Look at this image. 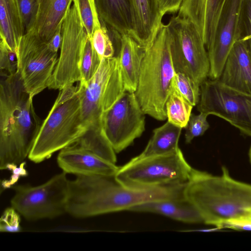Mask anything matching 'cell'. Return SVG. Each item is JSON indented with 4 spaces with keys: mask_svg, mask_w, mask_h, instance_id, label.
Returning <instances> with one entry per match:
<instances>
[{
    "mask_svg": "<svg viewBox=\"0 0 251 251\" xmlns=\"http://www.w3.org/2000/svg\"><path fill=\"white\" fill-rule=\"evenodd\" d=\"M69 180L67 213L77 218L128 210L133 206L152 201L176 198L172 186L134 189L118 183L114 176H76Z\"/></svg>",
    "mask_w": 251,
    "mask_h": 251,
    "instance_id": "obj_1",
    "label": "cell"
},
{
    "mask_svg": "<svg viewBox=\"0 0 251 251\" xmlns=\"http://www.w3.org/2000/svg\"><path fill=\"white\" fill-rule=\"evenodd\" d=\"M31 96L17 72L1 77L0 83V169L20 165L28 157L42 123Z\"/></svg>",
    "mask_w": 251,
    "mask_h": 251,
    "instance_id": "obj_2",
    "label": "cell"
},
{
    "mask_svg": "<svg viewBox=\"0 0 251 251\" xmlns=\"http://www.w3.org/2000/svg\"><path fill=\"white\" fill-rule=\"evenodd\" d=\"M222 171L215 176L193 169L183 189L203 223L217 227L227 221L251 218V184L232 177L225 166Z\"/></svg>",
    "mask_w": 251,
    "mask_h": 251,
    "instance_id": "obj_3",
    "label": "cell"
},
{
    "mask_svg": "<svg viewBox=\"0 0 251 251\" xmlns=\"http://www.w3.org/2000/svg\"><path fill=\"white\" fill-rule=\"evenodd\" d=\"M59 91L28 155L35 163L48 159L71 145L88 128L82 117L78 85H70Z\"/></svg>",
    "mask_w": 251,
    "mask_h": 251,
    "instance_id": "obj_4",
    "label": "cell"
},
{
    "mask_svg": "<svg viewBox=\"0 0 251 251\" xmlns=\"http://www.w3.org/2000/svg\"><path fill=\"white\" fill-rule=\"evenodd\" d=\"M175 73L167 25L162 24L146 51L134 92L145 114L158 121L167 119L165 105Z\"/></svg>",
    "mask_w": 251,
    "mask_h": 251,
    "instance_id": "obj_5",
    "label": "cell"
},
{
    "mask_svg": "<svg viewBox=\"0 0 251 251\" xmlns=\"http://www.w3.org/2000/svg\"><path fill=\"white\" fill-rule=\"evenodd\" d=\"M193 168L179 149L167 154L135 157L119 169L114 177L121 185L134 189L184 185Z\"/></svg>",
    "mask_w": 251,
    "mask_h": 251,
    "instance_id": "obj_6",
    "label": "cell"
},
{
    "mask_svg": "<svg viewBox=\"0 0 251 251\" xmlns=\"http://www.w3.org/2000/svg\"><path fill=\"white\" fill-rule=\"evenodd\" d=\"M166 25L175 71L186 74L201 85L208 77L210 64L198 29L189 19L178 15Z\"/></svg>",
    "mask_w": 251,
    "mask_h": 251,
    "instance_id": "obj_7",
    "label": "cell"
},
{
    "mask_svg": "<svg viewBox=\"0 0 251 251\" xmlns=\"http://www.w3.org/2000/svg\"><path fill=\"white\" fill-rule=\"evenodd\" d=\"M78 87L84 123L88 127L101 126L103 113L126 91L119 57L102 58L94 75Z\"/></svg>",
    "mask_w": 251,
    "mask_h": 251,
    "instance_id": "obj_8",
    "label": "cell"
},
{
    "mask_svg": "<svg viewBox=\"0 0 251 251\" xmlns=\"http://www.w3.org/2000/svg\"><path fill=\"white\" fill-rule=\"evenodd\" d=\"M69 180L63 172L38 186H14L11 206L27 220L58 217L67 212Z\"/></svg>",
    "mask_w": 251,
    "mask_h": 251,
    "instance_id": "obj_9",
    "label": "cell"
},
{
    "mask_svg": "<svg viewBox=\"0 0 251 251\" xmlns=\"http://www.w3.org/2000/svg\"><path fill=\"white\" fill-rule=\"evenodd\" d=\"M198 110L223 119L251 137V95L228 87L218 79H206L200 85Z\"/></svg>",
    "mask_w": 251,
    "mask_h": 251,
    "instance_id": "obj_10",
    "label": "cell"
},
{
    "mask_svg": "<svg viewBox=\"0 0 251 251\" xmlns=\"http://www.w3.org/2000/svg\"><path fill=\"white\" fill-rule=\"evenodd\" d=\"M17 55L18 72L25 90L33 97L50 86L58 62L51 50L33 28L24 35Z\"/></svg>",
    "mask_w": 251,
    "mask_h": 251,
    "instance_id": "obj_11",
    "label": "cell"
},
{
    "mask_svg": "<svg viewBox=\"0 0 251 251\" xmlns=\"http://www.w3.org/2000/svg\"><path fill=\"white\" fill-rule=\"evenodd\" d=\"M145 115L135 93L127 91L103 113L101 129L116 153L141 136L145 129Z\"/></svg>",
    "mask_w": 251,
    "mask_h": 251,
    "instance_id": "obj_12",
    "label": "cell"
},
{
    "mask_svg": "<svg viewBox=\"0 0 251 251\" xmlns=\"http://www.w3.org/2000/svg\"><path fill=\"white\" fill-rule=\"evenodd\" d=\"M62 35L60 55L49 87L59 90L81 80L80 63L88 35L74 3L63 22Z\"/></svg>",
    "mask_w": 251,
    "mask_h": 251,
    "instance_id": "obj_13",
    "label": "cell"
},
{
    "mask_svg": "<svg viewBox=\"0 0 251 251\" xmlns=\"http://www.w3.org/2000/svg\"><path fill=\"white\" fill-rule=\"evenodd\" d=\"M243 0H223L219 10L214 32L207 47L210 79H218L235 43L241 37V17Z\"/></svg>",
    "mask_w": 251,
    "mask_h": 251,
    "instance_id": "obj_14",
    "label": "cell"
},
{
    "mask_svg": "<svg viewBox=\"0 0 251 251\" xmlns=\"http://www.w3.org/2000/svg\"><path fill=\"white\" fill-rule=\"evenodd\" d=\"M58 165L66 174L76 176H115L119 167L74 143L60 151Z\"/></svg>",
    "mask_w": 251,
    "mask_h": 251,
    "instance_id": "obj_15",
    "label": "cell"
},
{
    "mask_svg": "<svg viewBox=\"0 0 251 251\" xmlns=\"http://www.w3.org/2000/svg\"><path fill=\"white\" fill-rule=\"evenodd\" d=\"M130 2L132 37L147 50L152 46L162 24L160 0H130Z\"/></svg>",
    "mask_w": 251,
    "mask_h": 251,
    "instance_id": "obj_16",
    "label": "cell"
},
{
    "mask_svg": "<svg viewBox=\"0 0 251 251\" xmlns=\"http://www.w3.org/2000/svg\"><path fill=\"white\" fill-rule=\"evenodd\" d=\"M218 80L228 87L251 95V58L243 40H238L233 46Z\"/></svg>",
    "mask_w": 251,
    "mask_h": 251,
    "instance_id": "obj_17",
    "label": "cell"
},
{
    "mask_svg": "<svg viewBox=\"0 0 251 251\" xmlns=\"http://www.w3.org/2000/svg\"><path fill=\"white\" fill-rule=\"evenodd\" d=\"M223 0H184L178 15L189 19L198 29L206 48L211 42Z\"/></svg>",
    "mask_w": 251,
    "mask_h": 251,
    "instance_id": "obj_18",
    "label": "cell"
},
{
    "mask_svg": "<svg viewBox=\"0 0 251 251\" xmlns=\"http://www.w3.org/2000/svg\"><path fill=\"white\" fill-rule=\"evenodd\" d=\"M128 211L161 214L187 223H203L198 211L183 195L177 198L141 203L133 206Z\"/></svg>",
    "mask_w": 251,
    "mask_h": 251,
    "instance_id": "obj_19",
    "label": "cell"
},
{
    "mask_svg": "<svg viewBox=\"0 0 251 251\" xmlns=\"http://www.w3.org/2000/svg\"><path fill=\"white\" fill-rule=\"evenodd\" d=\"M146 50L128 34H121L119 60L126 91L135 92Z\"/></svg>",
    "mask_w": 251,
    "mask_h": 251,
    "instance_id": "obj_20",
    "label": "cell"
},
{
    "mask_svg": "<svg viewBox=\"0 0 251 251\" xmlns=\"http://www.w3.org/2000/svg\"><path fill=\"white\" fill-rule=\"evenodd\" d=\"M100 23L121 34L132 37L133 18L130 0H94Z\"/></svg>",
    "mask_w": 251,
    "mask_h": 251,
    "instance_id": "obj_21",
    "label": "cell"
},
{
    "mask_svg": "<svg viewBox=\"0 0 251 251\" xmlns=\"http://www.w3.org/2000/svg\"><path fill=\"white\" fill-rule=\"evenodd\" d=\"M39 8L34 29L47 43L63 22L73 0H39Z\"/></svg>",
    "mask_w": 251,
    "mask_h": 251,
    "instance_id": "obj_22",
    "label": "cell"
},
{
    "mask_svg": "<svg viewBox=\"0 0 251 251\" xmlns=\"http://www.w3.org/2000/svg\"><path fill=\"white\" fill-rule=\"evenodd\" d=\"M0 39L17 53L25 33L16 0H0Z\"/></svg>",
    "mask_w": 251,
    "mask_h": 251,
    "instance_id": "obj_23",
    "label": "cell"
},
{
    "mask_svg": "<svg viewBox=\"0 0 251 251\" xmlns=\"http://www.w3.org/2000/svg\"><path fill=\"white\" fill-rule=\"evenodd\" d=\"M182 128L169 121L153 131V134L138 158L167 154L176 151Z\"/></svg>",
    "mask_w": 251,
    "mask_h": 251,
    "instance_id": "obj_24",
    "label": "cell"
},
{
    "mask_svg": "<svg viewBox=\"0 0 251 251\" xmlns=\"http://www.w3.org/2000/svg\"><path fill=\"white\" fill-rule=\"evenodd\" d=\"M73 143L100 157L116 164V152L104 135L101 127L91 126Z\"/></svg>",
    "mask_w": 251,
    "mask_h": 251,
    "instance_id": "obj_25",
    "label": "cell"
},
{
    "mask_svg": "<svg viewBox=\"0 0 251 251\" xmlns=\"http://www.w3.org/2000/svg\"><path fill=\"white\" fill-rule=\"evenodd\" d=\"M101 25L91 38L94 49L101 59L118 57L121 49V34L101 23Z\"/></svg>",
    "mask_w": 251,
    "mask_h": 251,
    "instance_id": "obj_26",
    "label": "cell"
},
{
    "mask_svg": "<svg viewBox=\"0 0 251 251\" xmlns=\"http://www.w3.org/2000/svg\"><path fill=\"white\" fill-rule=\"evenodd\" d=\"M193 106L178 92L171 87L165 108L168 121L173 125L185 128Z\"/></svg>",
    "mask_w": 251,
    "mask_h": 251,
    "instance_id": "obj_27",
    "label": "cell"
},
{
    "mask_svg": "<svg viewBox=\"0 0 251 251\" xmlns=\"http://www.w3.org/2000/svg\"><path fill=\"white\" fill-rule=\"evenodd\" d=\"M171 87L193 106L198 104L200 98V85L188 75L176 72Z\"/></svg>",
    "mask_w": 251,
    "mask_h": 251,
    "instance_id": "obj_28",
    "label": "cell"
},
{
    "mask_svg": "<svg viewBox=\"0 0 251 251\" xmlns=\"http://www.w3.org/2000/svg\"><path fill=\"white\" fill-rule=\"evenodd\" d=\"M80 15L82 25L91 38L94 32L101 27V23L94 0H73Z\"/></svg>",
    "mask_w": 251,
    "mask_h": 251,
    "instance_id": "obj_29",
    "label": "cell"
},
{
    "mask_svg": "<svg viewBox=\"0 0 251 251\" xmlns=\"http://www.w3.org/2000/svg\"><path fill=\"white\" fill-rule=\"evenodd\" d=\"M101 59L94 49L91 39L88 36L82 53L80 72L81 80L80 82L87 83L98 71Z\"/></svg>",
    "mask_w": 251,
    "mask_h": 251,
    "instance_id": "obj_30",
    "label": "cell"
},
{
    "mask_svg": "<svg viewBox=\"0 0 251 251\" xmlns=\"http://www.w3.org/2000/svg\"><path fill=\"white\" fill-rule=\"evenodd\" d=\"M16 1L20 13L25 34L34 28L39 11V0H16Z\"/></svg>",
    "mask_w": 251,
    "mask_h": 251,
    "instance_id": "obj_31",
    "label": "cell"
},
{
    "mask_svg": "<svg viewBox=\"0 0 251 251\" xmlns=\"http://www.w3.org/2000/svg\"><path fill=\"white\" fill-rule=\"evenodd\" d=\"M18 70L17 53L13 51L5 42L0 39V74L1 77H7L16 74Z\"/></svg>",
    "mask_w": 251,
    "mask_h": 251,
    "instance_id": "obj_32",
    "label": "cell"
},
{
    "mask_svg": "<svg viewBox=\"0 0 251 251\" xmlns=\"http://www.w3.org/2000/svg\"><path fill=\"white\" fill-rule=\"evenodd\" d=\"M208 115L203 112L195 115L191 114L188 124L185 127V142L190 143L195 137L203 135L209 128L207 121Z\"/></svg>",
    "mask_w": 251,
    "mask_h": 251,
    "instance_id": "obj_33",
    "label": "cell"
},
{
    "mask_svg": "<svg viewBox=\"0 0 251 251\" xmlns=\"http://www.w3.org/2000/svg\"><path fill=\"white\" fill-rule=\"evenodd\" d=\"M240 29V39L246 42L251 58V0H243Z\"/></svg>",
    "mask_w": 251,
    "mask_h": 251,
    "instance_id": "obj_34",
    "label": "cell"
},
{
    "mask_svg": "<svg viewBox=\"0 0 251 251\" xmlns=\"http://www.w3.org/2000/svg\"><path fill=\"white\" fill-rule=\"evenodd\" d=\"M20 213L13 207L6 208L0 219L1 232H19L21 230Z\"/></svg>",
    "mask_w": 251,
    "mask_h": 251,
    "instance_id": "obj_35",
    "label": "cell"
},
{
    "mask_svg": "<svg viewBox=\"0 0 251 251\" xmlns=\"http://www.w3.org/2000/svg\"><path fill=\"white\" fill-rule=\"evenodd\" d=\"M25 162H23L20 164V166L18 167V165L9 164L7 165L6 169H8L11 171L12 175L10 178L8 180H4L1 182V186L3 188L7 189L12 187L22 176H27V173L25 168Z\"/></svg>",
    "mask_w": 251,
    "mask_h": 251,
    "instance_id": "obj_36",
    "label": "cell"
},
{
    "mask_svg": "<svg viewBox=\"0 0 251 251\" xmlns=\"http://www.w3.org/2000/svg\"><path fill=\"white\" fill-rule=\"evenodd\" d=\"M217 228L251 230V218H240L227 221L221 223Z\"/></svg>",
    "mask_w": 251,
    "mask_h": 251,
    "instance_id": "obj_37",
    "label": "cell"
},
{
    "mask_svg": "<svg viewBox=\"0 0 251 251\" xmlns=\"http://www.w3.org/2000/svg\"><path fill=\"white\" fill-rule=\"evenodd\" d=\"M184 0H160L162 12L172 14L178 12Z\"/></svg>",
    "mask_w": 251,
    "mask_h": 251,
    "instance_id": "obj_38",
    "label": "cell"
},
{
    "mask_svg": "<svg viewBox=\"0 0 251 251\" xmlns=\"http://www.w3.org/2000/svg\"><path fill=\"white\" fill-rule=\"evenodd\" d=\"M62 26H60L56 31L50 40L47 43L49 48L54 52H57L60 48L62 41Z\"/></svg>",
    "mask_w": 251,
    "mask_h": 251,
    "instance_id": "obj_39",
    "label": "cell"
},
{
    "mask_svg": "<svg viewBox=\"0 0 251 251\" xmlns=\"http://www.w3.org/2000/svg\"><path fill=\"white\" fill-rule=\"evenodd\" d=\"M249 157L250 163L251 164V146L250 148L249 151Z\"/></svg>",
    "mask_w": 251,
    "mask_h": 251,
    "instance_id": "obj_40",
    "label": "cell"
}]
</instances>
